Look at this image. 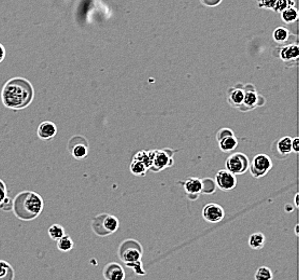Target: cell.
I'll return each mask as SVG.
<instances>
[{
  "label": "cell",
  "mask_w": 299,
  "mask_h": 280,
  "mask_svg": "<svg viewBox=\"0 0 299 280\" xmlns=\"http://www.w3.org/2000/svg\"><path fill=\"white\" fill-rule=\"evenodd\" d=\"M273 277V272H271V270L267 268V266H261V268H258L254 276L255 280H271Z\"/></svg>",
  "instance_id": "d4e9b609"
},
{
  "label": "cell",
  "mask_w": 299,
  "mask_h": 280,
  "mask_svg": "<svg viewBox=\"0 0 299 280\" xmlns=\"http://www.w3.org/2000/svg\"><path fill=\"white\" fill-rule=\"evenodd\" d=\"M119 227H120V222L114 216L106 215L104 217V220H103L104 231L103 232H105L104 233L105 235L112 234V233H114V232H117Z\"/></svg>",
  "instance_id": "7c38bea8"
},
{
  "label": "cell",
  "mask_w": 299,
  "mask_h": 280,
  "mask_svg": "<svg viewBox=\"0 0 299 280\" xmlns=\"http://www.w3.org/2000/svg\"><path fill=\"white\" fill-rule=\"evenodd\" d=\"M289 36H290V32L287 28H284V27H278L273 33V38L278 43L285 42V41L288 40Z\"/></svg>",
  "instance_id": "484cf974"
},
{
  "label": "cell",
  "mask_w": 299,
  "mask_h": 280,
  "mask_svg": "<svg viewBox=\"0 0 299 280\" xmlns=\"http://www.w3.org/2000/svg\"><path fill=\"white\" fill-rule=\"evenodd\" d=\"M129 169H131V172L133 175L135 176H145L146 172L148 170V168L145 166L144 163H141L140 161L133 159L131 166H129Z\"/></svg>",
  "instance_id": "cb8c5ba5"
},
{
  "label": "cell",
  "mask_w": 299,
  "mask_h": 280,
  "mask_svg": "<svg viewBox=\"0 0 299 280\" xmlns=\"http://www.w3.org/2000/svg\"><path fill=\"white\" fill-rule=\"evenodd\" d=\"M257 94L254 91H247L244 92V97H243V102L242 105L246 107V109L250 110V109H253L257 105Z\"/></svg>",
  "instance_id": "ffe728a7"
},
{
  "label": "cell",
  "mask_w": 299,
  "mask_h": 280,
  "mask_svg": "<svg viewBox=\"0 0 299 280\" xmlns=\"http://www.w3.org/2000/svg\"><path fill=\"white\" fill-rule=\"evenodd\" d=\"M273 161L268 155L257 154L253 158L252 162L250 163L249 169L254 178H262V177L266 176L269 173V170L273 168Z\"/></svg>",
  "instance_id": "3957f363"
},
{
  "label": "cell",
  "mask_w": 299,
  "mask_h": 280,
  "mask_svg": "<svg viewBox=\"0 0 299 280\" xmlns=\"http://www.w3.org/2000/svg\"><path fill=\"white\" fill-rule=\"evenodd\" d=\"M292 152L298 153L299 152V138L294 137L292 139Z\"/></svg>",
  "instance_id": "d6a6232c"
},
{
  "label": "cell",
  "mask_w": 299,
  "mask_h": 280,
  "mask_svg": "<svg viewBox=\"0 0 299 280\" xmlns=\"http://www.w3.org/2000/svg\"><path fill=\"white\" fill-rule=\"evenodd\" d=\"M65 234H66V232H65V229L63 225L55 223V224L51 225V227L49 228V236L53 241L57 242L59 238H62Z\"/></svg>",
  "instance_id": "7402d4cb"
},
{
  "label": "cell",
  "mask_w": 299,
  "mask_h": 280,
  "mask_svg": "<svg viewBox=\"0 0 299 280\" xmlns=\"http://www.w3.org/2000/svg\"><path fill=\"white\" fill-rule=\"evenodd\" d=\"M104 276L106 280H124L125 272L122 265L119 263H109L106 265L104 270Z\"/></svg>",
  "instance_id": "9c48e42d"
},
{
  "label": "cell",
  "mask_w": 299,
  "mask_h": 280,
  "mask_svg": "<svg viewBox=\"0 0 299 280\" xmlns=\"http://www.w3.org/2000/svg\"><path fill=\"white\" fill-rule=\"evenodd\" d=\"M5 54H6V52H5L4 46L0 43V63H1V61L4 59Z\"/></svg>",
  "instance_id": "836d02e7"
},
{
  "label": "cell",
  "mask_w": 299,
  "mask_h": 280,
  "mask_svg": "<svg viewBox=\"0 0 299 280\" xmlns=\"http://www.w3.org/2000/svg\"><path fill=\"white\" fill-rule=\"evenodd\" d=\"M74 247V243L72 238L69 235H64L62 238H59L57 241V248L62 252H68L72 250Z\"/></svg>",
  "instance_id": "44dd1931"
},
{
  "label": "cell",
  "mask_w": 299,
  "mask_h": 280,
  "mask_svg": "<svg viewBox=\"0 0 299 280\" xmlns=\"http://www.w3.org/2000/svg\"><path fill=\"white\" fill-rule=\"evenodd\" d=\"M13 208V200L8 196L6 199L0 204V209L3 211H12Z\"/></svg>",
  "instance_id": "f1b7e54d"
},
{
  "label": "cell",
  "mask_w": 299,
  "mask_h": 280,
  "mask_svg": "<svg viewBox=\"0 0 299 280\" xmlns=\"http://www.w3.org/2000/svg\"><path fill=\"white\" fill-rule=\"evenodd\" d=\"M265 242H266V237L261 232H256L253 233L249 238V246L254 250H260L264 247Z\"/></svg>",
  "instance_id": "d6986e66"
},
{
  "label": "cell",
  "mask_w": 299,
  "mask_h": 280,
  "mask_svg": "<svg viewBox=\"0 0 299 280\" xmlns=\"http://www.w3.org/2000/svg\"><path fill=\"white\" fill-rule=\"evenodd\" d=\"M172 155L167 153L165 150H155L152 166L150 169L154 172H159V170L172 166Z\"/></svg>",
  "instance_id": "52a82bcc"
},
{
  "label": "cell",
  "mask_w": 299,
  "mask_h": 280,
  "mask_svg": "<svg viewBox=\"0 0 299 280\" xmlns=\"http://www.w3.org/2000/svg\"><path fill=\"white\" fill-rule=\"evenodd\" d=\"M6 197H8V188H6L5 182L0 179V204H1Z\"/></svg>",
  "instance_id": "83f0119b"
},
{
  "label": "cell",
  "mask_w": 299,
  "mask_h": 280,
  "mask_svg": "<svg viewBox=\"0 0 299 280\" xmlns=\"http://www.w3.org/2000/svg\"><path fill=\"white\" fill-rule=\"evenodd\" d=\"M276 149L278 153L282 156H287L292 152V138L285 136L279 139L276 143Z\"/></svg>",
  "instance_id": "ac0fdd59"
},
{
  "label": "cell",
  "mask_w": 299,
  "mask_h": 280,
  "mask_svg": "<svg viewBox=\"0 0 299 280\" xmlns=\"http://www.w3.org/2000/svg\"><path fill=\"white\" fill-rule=\"evenodd\" d=\"M15 271L5 260L0 259V280H14Z\"/></svg>",
  "instance_id": "9a60e30c"
},
{
  "label": "cell",
  "mask_w": 299,
  "mask_h": 280,
  "mask_svg": "<svg viewBox=\"0 0 299 280\" xmlns=\"http://www.w3.org/2000/svg\"><path fill=\"white\" fill-rule=\"evenodd\" d=\"M293 209H294V207L292 206V205H290V204L285 205V211H287V213H292V211H293Z\"/></svg>",
  "instance_id": "e575fe53"
},
{
  "label": "cell",
  "mask_w": 299,
  "mask_h": 280,
  "mask_svg": "<svg viewBox=\"0 0 299 280\" xmlns=\"http://www.w3.org/2000/svg\"><path fill=\"white\" fill-rule=\"evenodd\" d=\"M140 258H141V251L140 249H136V248H128L121 254V260L126 265L140 261Z\"/></svg>",
  "instance_id": "4fadbf2b"
},
{
  "label": "cell",
  "mask_w": 299,
  "mask_h": 280,
  "mask_svg": "<svg viewBox=\"0 0 299 280\" xmlns=\"http://www.w3.org/2000/svg\"><path fill=\"white\" fill-rule=\"evenodd\" d=\"M298 17V12L294 6H290V8L285 9L281 12V18L284 23H293Z\"/></svg>",
  "instance_id": "603a6c76"
},
{
  "label": "cell",
  "mask_w": 299,
  "mask_h": 280,
  "mask_svg": "<svg viewBox=\"0 0 299 280\" xmlns=\"http://www.w3.org/2000/svg\"><path fill=\"white\" fill-rule=\"evenodd\" d=\"M230 135H234V132L232 131V129L229 128H222L219 131V133H217L216 135V138H217V141H219L220 139L226 137V136H230Z\"/></svg>",
  "instance_id": "4dcf8cb0"
},
{
  "label": "cell",
  "mask_w": 299,
  "mask_h": 280,
  "mask_svg": "<svg viewBox=\"0 0 299 280\" xmlns=\"http://www.w3.org/2000/svg\"><path fill=\"white\" fill-rule=\"evenodd\" d=\"M276 1L277 0H261L260 6L261 8L267 9V10H274Z\"/></svg>",
  "instance_id": "f546056e"
},
{
  "label": "cell",
  "mask_w": 299,
  "mask_h": 280,
  "mask_svg": "<svg viewBox=\"0 0 299 280\" xmlns=\"http://www.w3.org/2000/svg\"><path fill=\"white\" fill-rule=\"evenodd\" d=\"M298 197H299V194H298V193H296V194H295V197H294L295 208H298V207H299V201H298Z\"/></svg>",
  "instance_id": "d590c367"
},
{
  "label": "cell",
  "mask_w": 299,
  "mask_h": 280,
  "mask_svg": "<svg viewBox=\"0 0 299 280\" xmlns=\"http://www.w3.org/2000/svg\"><path fill=\"white\" fill-rule=\"evenodd\" d=\"M290 6H294V1L293 0H277L274 11L281 13L285 9L290 8Z\"/></svg>",
  "instance_id": "4316f807"
},
{
  "label": "cell",
  "mask_w": 299,
  "mask_h": 280,
  "mask_svg": "<svg viewBox=\"0 0 299 280\" xmlns=\"http://www.w3.org/2000/svg\"><path fill=\"white\" fill-rule=\"evenodd\" d=\"M57 126L51 121H44L38 126V137L42 140H52L57 134Z\"/></svg>",
  "instance_id": "ba28073f"
},
{
  "label": "cell",
  "mask_w": 299,
  "mask_h": 280,
  "mask_svg": "<svg viewBox=\"0 0 299 280\" xmlns=\"http://www.w3.org/2000/svg\"><path fill=\"white\" fill-rule=\"evenodd\" d=\"M203 219L210 223H217L224 219L225 217V211L219 204L210 203L207 204L202 209Z\"/></svg>",
  "instance_id": "5b68a950"
},
{
  "label": "cell",
  "mask_w": 299,
  "mask_h": 280,
  "mask_svg": "<svg viewBox=\"0 0 299 280\" xmlns=\"http://www.w3.org/2000/svg\"><path fill=\"white\" fill-rule=\"evenodd\" d=\"M43 207L44 202L41 195L32 191H23L13 199L12 211L18 219L31 221L40 216Z\"/></svg>",
  "instance_id": "7a4b0ae2"
},
{
  "label": "cell",
  "mask_w": 299,
  "mask_h": 280,
  "mask_svg": "<svg viewBox=\"0 0 299 280\" xmlns=\"http://www.w3.org/2000/svg\"><path fill=\"white\" fill-rule=\"evenodd\" d=\"M238 146V139L235 137V135L226 136L219 140V147L222 152H232Z\"/></svg>",
  "instance_id": "2e32d148"
},
{
  "label": "cell",
  "mask_w": 299,
  "mask_h": 280,
  "mask_svg": "<svg viewBox=\"0 0 299 280\" xmlns=\"http://www.w3.org/2000/svg\"><path fill=\"white\" fill-rule=\"evenodd\" d=\"M70 152L71 155L76 160H84L87 158L88 147L87 143L84 142H76L74 145L70 143Z\"/></svg>",
  "instance_id": "8fae6325"
},
{
  "label": "cell",
  "mask_w": 299,
  "mask_h": 280,
  "mask_svg": "<svg viewBox=\"0 0 299 280\" xmlns=\"http://www.w3.org/2000/svg\"><path fill=\"white\" fill-rule=\"evenodd\" d=\"M243 97H244V91L241 90V88L235 87V88H232V90L229 91L228 101H229V104L232 105L233 107L240 108L242 106Z\"/></svg>",
  "instance_id": "e0dca14e"
},
{
  "label": "cell",
  "mask_w": 299,
  "mask_h": 280,
  "mask_svg": "<svg viewBox=\"0 0 299 280\" xmlns=\"http://www.w3.org/2000/svg\"><path fill=\"white\" fill-rule=\"evenodd\" d=\"M201 2L209 8H214L222 2V0H201Z\"/></svg>",
  "instance_id": "1f68e13d"
},
{
  "label": "cell",
  "mask_w": 299,
  "mask_h": 280,
  "mask_svg": "<svg viewBox=\"0 0 299 280\" xmlns=\"http://www.w3.org/2000/svg\"><path fill=\"white\" fill-rule=\"evenodd\" d=\"M298 227H299L298 224H296V225H295V235H296V236L298 235Z\"/></svg>",
  "instance_id": "8d00e7d4"
},
{
  "label": "cell",
  "mask_w": 299,
  "mask_h": 280,
  "mask_svg": "<svg viewBox=\"0 0 299 280\" xmlns=\"http://www.w3.org/2000/svg\"><path fill=\"white\" fill-rule=\"evenodd\" d=\"M215 183L222 191H232L237 186L236 175L228 172L227 169H222L215 176Z\"/></svg>",
  "instance_id": "8992f818"
},
{
  "label": "cell",
  "mask_w": 299,
  "mask_h": 280,
  "mask_svg": "<svg viewBox=\"0 0 299 280\" xmlns=\"http://www.w3.org/2000/svg\"><path fill=\"white\" fill-rule=\"evenodd\" d=\"M299 56V47L296 44H290L284 46L280 51V57L284 61L297 59Z\"/></svg>",
  "instance_id": "5bb4252c"
},
{
  "label": "cell",
  "mask_w": 299,
  "mask_h": 280,
  "mask_svg": "<svg viewBox=\"0 0 299 280\" xmlns=\"http://www.w3.org/2000/svg\"><path fill=\"white\" fill-rule=\"evenodd\" d=\"M184 189L189 197H193L192 200H197L198 194L203 191V182L201 179L191 177L184 182Z\"/></svg>",
  "instance_id": "30bf717a"
},
{
  "label": "cell",
  "mask_w": 299,
  "mask_h": 280,
  "mask_svg": "<svg viewBox=\"0 0 299 280\" xmlns=\"http://www.w3.org/2000/svg\"><path fill=\"white\" fill-rule=\"evenodd\" d=\"M35 97L33 86L24 78H13L4 84L1 92L2 104L11 110H23L28 107Z\"/></svg>",
  "instance_id": "6da1fadb"
},
{
  "label": "cell",
  "mask_w": 299,
  "mask_h": 280,
  "mask_svg": "<svg viewBox=\"0 0 299 280\" xmlns=\"http://www.w3.org/2000/svg\"><path fill=\"white\" fill-rule=\"evenodd\" d=\"M249 158L243 153H234L229 155L225 162L226 169L234 175L244 174L249 169Z\"/></svg>",
  "instance_id": "277c9868"
}]
</instances>
